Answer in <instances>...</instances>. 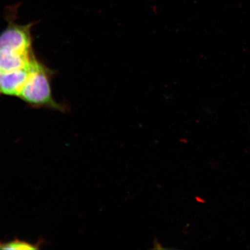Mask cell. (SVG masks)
Here are the masks:
<instances>
[{
	"label": "cell",
	"instance_id": "2",
	"mask_svg": "<svg viewBox=\"0 0 250 250\" xmlns=\"http://www.w3.org/2000/svg\"><path fill=\"white\" fill-rule=\"evenodd\" d=\"M9 19V25L0 34V49L30 55L31 48L30 29L34 23L26 25L17 24Z\"/></svg>",
	"mask_w": 250,
	"mask_h": 250
},
{
	"label": "cell",
	"instance_id": "1",
	"mask_svg": "<svg viewBox=\"0 0 250 250\" xmlns=\"http://www.w3.org/2000/svg\"><path fill=\"white\" fill-rule=\"evenodd\" d=\"M19 97L30 104L61 109L52 98L46 70L36 60L33 62L29 79Z\"/></svg>",
	"mask_w": 250,
	"mask_h": 250
},
{
	"label": "cell",
	"instance_id": "4",
	"mask_svg": "<svg viewBox=\"0 0 250 250\" xmlns=\"http://www.w3.org/2000/svg\"><path fill=\"white\" fill-rule=\"evenodd\" d=\"M34 59L30 55L21 54L6 49H0V71L3 73L30 66Z\"/></svg>",
	"mask_w": 250,
	"mask_h": 250
},
{
	"label": "cell",
	"instance_id": "3",
	"mask_svg": "<svg viewBox=\"0 0 250 250\" xmlns=\"http://www.w3.org/2000/svg\"><path fill=\"white\" fill-rule=\"evenodd\" d=\"M34 59L30 66L17 71L3 73L0 78V93L20 96L31 74Z\"/></svg>",
	"mask_w": 250,
	"mask_h": 250
},
{
	"label": "cell",
	"instance_id": "6",
	"mask_svg": "<svg viewBox=\"0 0 250 250\" xmlns=\"http://www.w3.org/2000/svg\"><path fill=\"white\" fill-rule=\"evenodd\" d=\"M2 73L1 71H0V78H1V75H2Z\"/></svg>",
	"mask_w": 250,
	"mask_h": 250
},
{
	"label": "cell",
	"instance_id": "5",
	"mask_svg": "<svg viewBox=\"0 0 250 250\" xmlns=\"http://www.w3.org/2000/svg\"><path fill=\"white\" fill-rule=\"evenodd\" d=\"M38 245H32L22 240L15 239L13 241L4 243L0 242V250H36L39 249Z\"/></svg>",
	"mask_w": 250,
	"mask_h": 250
}]
</instances>
